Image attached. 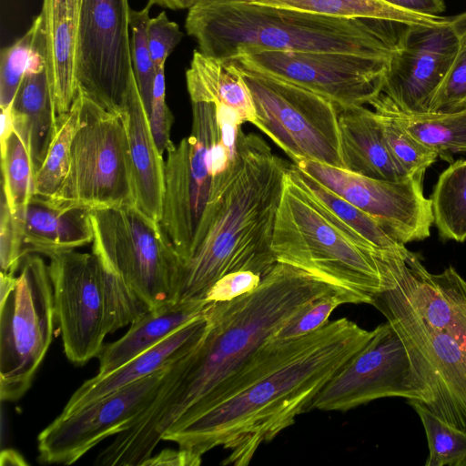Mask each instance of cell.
I'll list each match as a JSON object with an SVG mask.
<instances>
[{
  "mask_svg": "<svg viewBox=\"0 0 466 466\" xmlns=\"http://www.w3.org/2000/svg\"><path fill=\"white\" fill-rule=\"evenodd\" d=\"M374 335L341 318L289 340H268L221 389L200 415L162 441L176 442L187 466L210 450L229 454L224 465L246 466L306 411L337 371Z\"/></svg>",
  "mask_w": 466,
  "mask_h": 466,
  "instance_id": "cell-1",
  "label": "cell"
},
{
  "mask_svg": "<svg viewBox=\"0 0 466 466\" xmlns=\"http://www.w3.org/2000/svg\"><path fill=\"white\" fill-rule=\"evenodd\" d=\"M336 290L308 272L277 262L252 291L207 303L206 330L174 361L151 403L123 431L126 444L150 456L163 436L213 402L224 385L297 313Z\"/></svg>",
  "mask_w": 466,
  "mask_h": 466,
  "instance_id": "cell-2",
  "label": "cell"
},
{
  "mask_svg": "<svg viewBox=\"0 0 466 466\" xmlns=\"http://www.w3.org/2000/svg\"><path fill=\"white\" fill-rule=\"evenodd\" d=\"M289 164L254 133L240 130L235 157L215 175L191 250L180 261L177 301H205L237 271L262 277L277 263L271 245ZM207 303V302H206Z\"/></svg>",
  "mask_w": 466,
  "mask_h": 466,
  "instance_id": "cell-3",
  "label": "cell"
},
{
  "mask_svg": "<svg viewBox=\"0 0 466 466\" xmlns=\"http://www.w3.org/2000/svg\"><path fill=\"white\" fill-rule=\"evenodd\" d=\"M406 24L299 12L244 0H197L187 33L219 59L256 51H323L390 56Z\"/></svg>",
  "mask_w": 466,
  "mask_h": 466,
  "instance_id": "cell-4",
  "label": "cell"
},
{
  "mask_svg": "<svg viewBox=\"0 0 466 466\" xmlns=\"http://www.w3.org/2000/svg\"><path fill=\"white\" fill-rule=\"evenodd\" d=\"M271 249L286 263L351 296L356 304L393 287L384 256L345 231L289 175L285 177Z\"/></svg>",
  "mask_w": 466,
  "mask_h": 466,
  "instance_id": "cell-5",
  "label": "cell"
},
{
  "mask_svg": "<svg viewBox=\"0 0 466 466\" xmlns=\"http://www.w3.org/2000/svg\"><path fill=\"white\" fill-rule=\"evenodd\" d=\"M56 320L65 354L76 365L98 357L106 335L149 307L97 256L75 249L47 255Z\"/></svg>",
  "mask_w": 466,
  "mask_h": 466,
  "instance_id": "cell-6",
  "label": "cell"
},
{
  "mask_svg": "<svg viewBox=\"0 0 466 466\" xmlns=\"http://www.w3.org/2000/svg\"><path fill=\"white\" fill-rule=\"evenodd\" d=\"M92 252L149 307L177 302L180 258L159 222L136 205L90 209Z\"/></svg>",
  "mask_w": 466,
  "mask_h": 466,
  "instance_id": "cell-7",
  "label": "cell"
},
{
  "mask_svg": "<svg viewBox=\"0 0 466 466\" xmlns=\"http://www.w3.org/2000/svg\"><path fill=\"white\" fill-rule=\"evenodd\" d=\"M80 124L68 172L52 198L59 208L88 209L136 205L127 140L120 116L107 111L80 90Z\"/></svg>",
  "mask_w": 466,
  "mask_h": 466,
  "instance_id": "cell-8",
  "label": "cell"
},
{
  "mask_svg": "<svg viewBox=\"0 0 466 466\" xmlns=\"http://www.w3.org/2000/svg\"><path fill=\"white\" fill-rule=\"evenodd\" d=\"M237 66L252 96V124L294 164L310 160L346 169L339 109L331 101L291 82Z\"/></svg>",
  "mask_w": 466,
  "mask_h": 466,
  "instance_id": "cell-9",
  "label": "cell"
},
{
  "mask_svg": "<svg viewBox=\"0 0 466 466\" xmlns=\"http://www.w3.org/2000/svg\"><path fill=\"white\" fill-rule=\"evenodd\" d=\"M53 286L48 265L26 255L17 282L0 304V399L15 401L30 388L54 336Z\"/></svg>",
  "mask_w": 466,
  "mask_h": 466,
  "instance_id": "cell-10",
  "label": "cell"
},
{
  "mask_svg": "<svg viewBox=\"0 0 466 466\" xmlns=\"http://www.w3.org/2000/svg\"><path fill=\"white\" fill-rule=\"evenodd\" d=\"M390 56L262 50L232 60L309 89L331 101L339 111L365 106L381 93Z\"/></svg>",
  "mask_w": 466,
  "mask_h": 466,
  "instance_id": "cell-11",
  "label": "cell"
},
{
  "mask_svg": "<svg viewBox=\"0 0 466 466\" xmlns=\"http://www.w3.org/2000/svg\"><path fill=\"white\" fill-rule=\"evenodd\" d=\"M190 135L167 150L160 225L179 255L187 258L208 205L213 175L209 149L219 137L216 107L191 103Z\"/></svg>",
  "mask_w": 466,
  "mask_h": 466,
  "instance_id": "cell-12",
  "label": "cell"
},
{
  "mask_svg": "<svg viewBox=\"0 0 466 466\" xmlns=\"http://www.w3.org/2000/svg\"><path fill=\"white\" fill-rule=\"evenodd\" d=\"M372 305L401 339L424 387V405L451 424L466 428V347L425 323L387 291L377 294Z\"/></svg>",
  "mask_w": 466,
  "mask_h": 466,
  "instance_id": "cell-13",
  "label": "cell"
},
{
  "mask_svg": "<svg viewBox=\"0 0 466 466\" xmlns=\"http://www.w3.org/2000/svg\"><path fill=\"white\" fill-rule=\"evenodd\" d=\"M130 9L128 0H80L77 90L117 115L137 82Z\"/></svg>",
  "mask_w": 466,
  "mask_h": 466,
  "instance_id": "cell-14",
  "label": "cell"
},
{
  "mask_svg": "<svg viewBox=\"0 0 466 466\" xmlns=\"http://www.w3.org/2000/svg\"><path fill=\"white\" fill-rule=\"evenodd\" d=\"M386 397L426 403L424 387L388 320L374 329L368 343L324 385L308 411H345Z\"/></svg>",
  "mask_w": 466,
  "mask_h": 466,
  "instance_id": "cell-15",
  "label": "cell"
},
{
  "mask_svg": "<svg viewBox=\"0 0 466 466\" xmlns=\"http://www.w3.org/2000/svg\"><path fill=\"white\" fill-rule=\"evenodd\" d=\"M295 165L370 216L400 243L430 237L434 218L431 198L423 193V173L384 180L310 160Z\"/></svg>",
  "mask_w": 466,
  "mask_h": 466,
  "instance_id": "cell-16",
  "label": "cell"
},
{
  "mask_svg": "<svg viewBox=\"0 0 466 466\" xmlns=\"http://www.w3.org/2000/svg\"><path fill=\"white\" fill-rule=\"evenodd\" d=\"M121 388L65 418L37 437L38 461L70 465L106 438L127 430L156 396L168 368Z\"/></svg>",
  "mask_w": 466,
  "mask_h": 466,
  "instance_id": "cell-17",
  "label": "cell"
},
{
  "mask_svg": "<svg viewBox=\"0 0 466 466\" xmlns=\"http://www.w3.org/2000/svg\"><path fill=\"white\" fill-rule=\"evenodd\" d=\"M460 49V39L450 21L439 26L405 25L390 56L381 93L405 112H430Z\"/></svg>",
  "mask_w": 466,
  "mask_h": 466,
  "instance_id": "cell-18",
  "label": "cell"
},
{
  "mask_svg": "<svg viewBox=\"0 0 466 466\" xmlns=\"http://www.w3.org/2000/svg\"><path fill=\"white\" fill-rule=\"evenodd\" d=\"M386 275L393 284L387 291L415 316L466 347V280L450 266L430 273L413 253L388 254Z\"/></svg>",
  "mask_w": 466,
  "mask_h": 466,
  "instance_id": "cell-19",
  "label": "cell"
},
{
  "mask_svg": "<svg viewBox=\"0 0 466 466\" xmlns=\"http://www.w3.org/2000/svg\"><path fill=\"white\" fill-rule=\"evenodd\" d=\"M89 212L80 207L59 208L34 196L25 208L12 213L17 258L22 261L29 254L47 256L92 243Z\"/></svg>",
  "mask_w": 466,
  "mask_h": 466,
  "instance_id": "cell-20",
  "label": "cell"
},
{
  "mask_svg": "<svg viewBox=\"0 0 466 466\" xmlns=\"http://www.w3.org/2000/svg\"><path fill=\"white\" fill-rule=\"evenodd\" d=\"M206 328L204 310L202 315L113 372L86 380L72 394L57 417L74 414L97 400L171 365L198 342Z\"/></svg>",
  "mask_w": 466,
  "mask_h": 466,
  "instance_id": "cell-21",
  "label": "cell"
},
{
  "mask_svg": "<svg viewBox=\"0 0 466 466\" xmlns=\"http://www.w3.org/2000/svg\"><path fill=\"white\" fill-rule=\"evenodd\" d=\"M119 116L127 135L136 206L160 222L165 162L156 145L137 82L130 88Z\"/></svg>",
  "mask_w": 466,
  "mask_h": 466,
  "instance_id": "cell-22",
  "label": "cell"
},
{
  "mask_svg": "<svg viewBox=\"0 0 466 466\" xmlns=\"http://www.w3.org/2000/svg\"><path fill=\"white\" fill-rule=\"evenodd\" d=\"M40 15L47 75L59 117L70 111L77 94L80 0H43Z\"/></svg>",
  "mask_w": 466,
  "mask_h": 466,
  "instance_id": "cell-23",
  "label": "cell"
},
{
  "mask_svg": "<svg viewBox=\"0 0 466 466\" xmlns=\"http://www.w3.org/2000/svg\"><path fill=\"white\" fill-rule=\"evenodd\" d=\"M339 125L346 170L376 179L407 177L389 150L374 110L365 106L339 110Z\"/></svg>",
  "mask_w": 466,
  "mask_h": 466,
  "instance_id": "cell-24",
  "label": "cell"
},
{
  "mask_svg": "<svg viewBox=\"0 0 466 466\" xmlns=\"http://www.w3.org/2000/svg\"><path fill=\"white\" fill-rule=\"evenodd\" d=\"M204 301H177L149 309L134 320L117 340L104 345L96 375L104 377L203 314Z\"/></svg>",
  "mask_w": 466,
  "mask_h": 466,
  "instance_id": "cell-25",
  "label": "cell"
},
{
  "mask_svg": "<svg viewBox=\"0 0 466 466\" xmlns=\"http://www.w3.org/2000/svg\"><path fill=\"white\" fill-rule=\"evenodd\" d=\"M191 103H209L235 113L241 123H251L256 111L240 68L233 60L219 59L195 50L186 71Z\"/></svg>",
  "mask_w": 466,
  "mask_h": 466,
  "instance_id": "cell-26",
  "label": "cell"
},
{
  "mask_svg": "<svg viewBox=\"0 0 466 466\" xmlns=\"http://www.w3.org/2000/svg\"><path fill=\"white\" fill-rule=\"evenodd\" d=\"M11 112L15 130L29 152L35 175L57 127L46 67L25 75L11 104Z\"/></svg>",
  "mask_w": 466,
  "mask_h": 466,
  "instance_id": "cell-27",
  "label": "cell"
},
{
  "mask_svg": "<svg viewBox=\"0 0 466 466\" xmlns=\"http://www.w3.org/2000/svg\"><path fill=\"white\" fill-rule=\"evenodd\" d=\"M369 105L440 156L466 152V106L451 112L410 113L399 108L383 93Z\"/></svg>",
  "mask_w": 466,
  "mask_h": 466,
  "instance_id": "cell-28",
  "label": "cell"
},
{
  "mask_svg": "<svg viewBox=\"0 0 466 466\" xmlns=\"http://www.w3.org/2000/svg\"><path fill=\"white\" fill-rule=\"evenodd\" d=\"M289 173L345 231L354 238L380 251L404 257L411 254L404 244L392 238L374 218L314 179L294 163L289 164Z\"/></svg>",
  "mask_w": 466,
  "mask_h": 466,
  "instance_id": "cell-29",
  "label": "cell"
},
{
  "mask_svg": "<svg viewBox=\"0 0 466 466\" xmlns=\"http://www.w3.org/2000/svg\"><path fill=\"white\" fill-rule=\"evenodd\" d=\"M248 2L329 16L387 20L406 25L439 26L450 21V17L411 12L384 0H249Z\"/></svg>",
  "mask_w": 466,
  "mask_h": 466,
  "instance_id": "cell-30",
  "label": "cell"
},
{
  "mask_svg": "<svg viewBox=\"0 0 466 466\" xmlns=\"http://www.w3.org/2000/svg\"><path fill=\"white\" fill-rule=\"evenodd\" d=\"M434 224L441 238L466 240V159L451 163L440 175L431 197Z\"/></svg>",
  "mask_w": 466,
  "mask_h": 466,
  "instance_id": "cell-31",
  "label": "cell"
},
{
  "mask_svg": "<svg viewBox=\"0 0 466 466\" xmlns=\"http://www.w3.org/2000/svg\"><path fill=\"white\" fill-rule=\"evenodd\" d=\"M79 124V103L76 97L70 111L57 117L56 133L35 175V196L49 199L61 187L68 172L71 146Z\"/></svg>",
  "mask_w": 466,
  "mask_h": 466,
  "instance_id": "cell-32",
  "label": "cell"
},
{
  "mask_svg": "<svg viewBox=\"0 0 466 466\" xmlns=\"http://www.w3.org/2000/svg\"><path fill=\"white\" fill-rule=\"evenodd\" d=\"M420 419L428 441L426 466H465L466 428L456 427L431 411L422 402L410 400Z\"/></svg>",
  "mask_w": 466,
  "mask_h": 466,
  "instance_id": "cell-33",
  "label": "cell"
},
{
  "mask_svg": "<svg viewBox=\"0 0 466 466\" xmlns=\"http://www.w3.org/2000/svg\"><path fill=\"white\" fill-rule=\"evenodd\" d=\"M1 147L3 193L12 213L25 208L35 196V175L29 152L15 130Z\"/></svg>",
  "mask_w": 466,
  "mask_h": 466,
  "instance_id": "cell-34",
  "label": "cell"
},
{
  "mask_svg": "<svg viewBox=\"0 0 466 466\" xmlns=\"http://www.w3.org/2000/svg\"><path fill=\"white\" fill-rule=\"evenodd\" d=\"M378 116L389 150L406 177L420 174L440 157L439 153L423 145L390 117L374 111Z\"/></svg>",
  "mask_w": 466,
  "mask_h": 466,
  "instance_id": "cell-35",
  "label": "cell"
},
{
  "mask_svg": "<svg viewBox=\"0 0 466 466\" xmlns=\"http://www.w3.org/2000/svg\"><path fill=\"white\" fill-rule=\"evenodd\" d=\"M151 6L152 5L147 3L141 10L130 9L129 15L133 70L147 115L151 108L152 92L157 74L151 58L147 36Z\"/></svg>",
  "mask_w": 466,
  "mask_h": 466,
  "instance_id": "cell-36",
  "label": "cell"
},
{
  "mask_svg": "<svg viewBox=\"0 0 466 466\" xmlns=\"http://www.w3.org/2000/svg\"><path fill=\"white\" fill-rule=\"evenodd\" d=\"M40 15L34 18L26 33L0 54V107L11 106L28 69Z\"/></svg>",
  "mask_w": 466,
  "mask_h": 466,
  "instance_id": "cell-37",
  "label": "cell"
},
{
  "mask_svg": "<svg viewBox=\"0 0 466 466\" xmlns=\"http://www.w3.org/2000/svg\"><path fill=\"white\" fill-rule=\"evenodd\" d=\"M355 299L343 292L333 291L311 302L293 316L271 339L272 340L294 339L313 332L329 322L333 310Z\"/></svg>",
  "mask_w": 466,
  "mask_h": 466,
  "instance_id": "cell-38",
  "label": "cell"
},
{
  "mask_svg": "<svg viewBox=\"0 0 466 466\" xmlns=\"http://www.w3.org/2000/svg\"><path fill=\"white\" fill-rule=\"evenodd\" d=\"M148 118L156 145L163 155L174 146L170 139L174 116L166 103L165 66L157 69Z\"/></svg>",
  "mask_w": 466,
  "mask_h": 466,
  "instance_id": "cell-39",
  "label": "cell"
},
{
  "mask_svg": "<svg viewBox=\"0 0 466 466\" xmlns=\"http://www.w3.org/2000/svg\"><path fill=\"white\" fill-rule=\"evenodd\" d=\"M147 36L151 58L157 69L166 65L167 57L182 40L184 34L179 25L162 11L156 17L150 18Z\"/></svg>",
  "mask_w": 466,
  "mask_h": 466,
  "instance_id": "cell-40",
  "label": "cell"
},
{
  "mask_svg": "<svg viewBox=\"0 0 466 466\" xmlns=\"http://www.w3.org/2000/svg\"><path fill=\"white\" fill-rule=\"evenodd\" d=\"M263 277L252 271H237L218 279L207 293L205 301H228L255 289Z\"/></svg>",
  "mask_w": 466,
  "mask_h": 466,
  "instance_id": "cell-41",
  "label": "cell"
},
{
  "mask_svg": "<svg viewBox=\"0 0 466 466\" xmlns=\"http://www.w3.org/2000/svg\"><path fill=\"white\" fill-rule=\"evenodd\" d=\"M0 264L1 271L15 275L21 265L15 250L13 215L3 195L0 218Z\"/></svg>",
  "mask_w": 466,
  "mask_h": 466,
  "instance_id": "cell-42",
  "label": "cell"
},
{
  "mask_svg": "<svg viewBox=\"0 0 466 466\" xmlns=\"http://www.w3.org/2000/svg\"><path fill=\"white\" fill-rule=\"evenodd\" d=\"M400 8L411 12L440 15L446 9L443 0H384Z\"/></svg>",
  "mask_w": 466,
  "mask_h": 466,
  "instance_id": "cell-43",
  "label": "cell"
},
{
  "mask_svg": "<svg viewBox=\"0 0 466 466\" xmlns=\"http://www.w3.org/2000/svg\"><path fill=\"white\" fill-rule=\"evenodd\" d=\"M173 465L187 466L183 453L177 450H163L156 455H152L142 466Z\"/></svg>",
  "mask_w": 466,
  "mask_h": 466,
  "instance_id": "cell-44",
  "label": "cell"
},
{
  "mask_svg": "<svg viewBox=\"0 0 466 466\" xmlns=\"http://www.w3.org/2000/svg\"><path fill=\"white\" fill-rule=\"evenodd\" d=\"M0 146L3 145L15 131L11 106L1 109Z\"/></svg>",
  "mask_w": 466,
  "mask_h": 466,
  "instance_id": "cell-45",
  "label": "cell"
},
{
  "mask_svg": "<svg viewBox=\"0 0 466 466\" xmlns=\"http://www.w3.org/2000/svg\"><path fill=\"white\" fill-rule=\"evenodd\" d=\"M0 304L3 303L15 289L17 276L1 271L0 274Z\"/></svg>",
  "mask_w": 466,
  "mask_h": 466,
  "instance_id": "cell-46",
  "label": "cell"
},
{
  "mask_svg": "<svg viewBox=\"0 0 466 466\" xmlns=\"http://www.w3.org/2000/svg\"><path fill=\"white\" fill-rule=\"evenodd\" d=\"M450 22L461 43H466V11L450 17Z\"/></svg>",
  "mask_w": 466,
  "mask_h": 466,
  "instance_id": "cell-47",
  "label": "cell"
},
{
  "mask_svg": "<svg viewBox=\"0 0 466 466\" xmlns=\"http://www.w3.org/2000/svg\"><path fill=\"white\" fill-rule=\"evenodd\" d=\"M197 0H148L152 5H157L171 10L189 8Z\"/></svg>",
  "mask_w": 466,
  "mask_h": 466,
  "instance_id": "cell-48",
  "label": "cell"
},
{
  "mask_svg": "<svg viewBox=\"0 0 466 466\" xmlns=\"http://www.w3.org/2000/svg\"><path fill=\"white\" fill-rule=\"evenodd\" d=\"M1 465H27V462L20 453L12 450L6 449L1 451Z\"/></svg>",
  "mask_w": 466,
  "mask_h": 466,
  "instance_id": "cell-49",
  "label": "cell"
},
{
  "mask_svg": "<svg viewBox=\"0 0 466 466\" xmlns=\"http://www.w3.org/2000/svg\"><path fill=\"white\" fill-rule=\"evenodd\" d=\"M244 1H247V2H248L249 0H244Z\"/></svg>",
  "mask_w": 466,
  "mask_h": 466,
  "instance_id": "cell-50",
  "label": "cell"
}]
</instances>
